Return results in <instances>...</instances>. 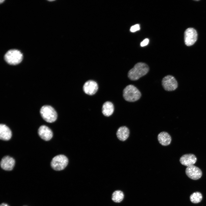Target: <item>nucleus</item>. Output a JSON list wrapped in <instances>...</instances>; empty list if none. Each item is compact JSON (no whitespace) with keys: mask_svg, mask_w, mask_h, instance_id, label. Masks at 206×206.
<instances>
[{"mask_svg":"<svg viewBox=\"0 0 206 206\" xmlns=\"http://www.w3.org/2000/svg\"><path fill=\"white\" fill-rule=\"evenodd\" d=\"M149 70V68L146 64L138 62L128 71V76L131 80H136L146 75Z\"/></svg>","mask_w":206,"mask_h":206,"instance_id":"f257e3e1","label":"nucleus"},{"mask_svg":"<svg viewBox=\"0 0 206 206\" xmlns=\"http://www.w3.org/2000/svg\"><path fill=\"white\" fill-rule=\"evenodd\" d=\"M123 96L126 101L129 102H134L140 98L141 93L136 87L130 84L126 86L123 90Z\"/></svg>","mask_w":206,"mask_h":206,"instance_id":"f03ea898","label":"nucleus"},{"mask_svg":"<svg viewBox=\"0 0 206 206\" xmlns=\"http://www.w3.org/2000/svg\"><path fill=\"white\" fill-rule=\"evenodd\" d=\"M23 57V54L19 51L12 49L8 51L6 53L4 56V59L8 64L15 65L21 62Z\"/></svg>","mask_w":206,"mask_h":206,"instance_id":"7ed1b4c3","label":"nucleus"},{"mask_svg":"<svg viewBox=\"0 0 206 206\" xmlns=\"http://www.w3.org/2000/svg\"><path fill=\"white\" fill-rule=\"evenodd\" d=\"M40 112L42 118L48 122H53L57 119V113L54 108L51 106H43L40 109Z\"/></svg>","mask_w":206,"mask_h":206,"instance_id":"20e7f679","label":"nucleus"},{"mask_svg":"<svg viewBox=\"0 0 206 206\" xmlns=\"http://www.w3.org/2000/svg\"><path fill=\"white\" fill-rule=\"evenodd\" d=\"M68 163V159L64 155L59 154L52 159L51 163V166L54 170L60 171L64 169L67 165Z\"/></svg>","mask_w":206,"mask_h":206,"instance_id":"39448f33","label":"nucleus"},{"mask_svg":"<svg viewBox=\"0 0 206 206\" xmlns=\"http://www.w3.org/2000/svg\"><path fill=\"white\" fill-rule=\"evenodd\" d=\"M162 85L164 89L168 91L175 90L178 86L177 81L175 77L171 75L165 76L162 81Z\"/></svg>","mask_w":206,"mask_h":206,"instance_id":"423d86ee","label":"nucleus"},{"mask_svg":"<svg viewBox=\"0 0 206 206\" xmlns=\"http://www.w3.org/2000/svg\"><path fill=\"white\" fill-rule=\"evenodd\" d=\"M198 34L196 30L194 28L189 27L184 32V39L185 44L187 46L193 45L196 41Z\"/></svg>","mask_w":206,"mask_h":206,"instance_id":"0eeeda50","label":"nucleus"},{"mask_svg":"<svg viewBox=\"0 0 206 206\" xmlns=\"http://www.w3.org/2000/svg\"><path fill=\"white\" fill-rule=\"evenodd\" d=\"M185 171L187 175L190 179L194 180L199 179L202 175L200 169L194 165L187 167Z\"/></svg>","mask_w":206,"mask_h":206,"instance_id":"6e6552de","label":"nucleus"},{"mask_svg":"<svg viewBox=\"0 0 206 206\" xmlns=\"http://www.w3.org/2000/svg\"><path fill=\"white\" fill-rule=\"evenodd\" d=\"M83 89L86 94L89 95H93L97 91L98 86L97 83L94 81L89 80L84 83Z\"/></svg>","mask_w":206,"mask_h":206,"instance_id":"1a4fd4ad","label":"nucleus"},{"mask_svg":"<svg viewBox=\"0 0 206 206\" xmlns=\"http://www.w3.org/2000/svg\"><path fill=\"white\" fill-rule=\"evenodd\" d=\"M38 133L39 136L42 139L47 141L50 140L53 136L51 130L46 126H41L39 128Z\"/></svg>","mask_w":206,"mask_h":206,"instance_id":"9d476101","label":"nucleus"},{"mask_svg":"<svg viewBox=\"0 0 206 206\" xmlns=\"http://www.w3.org/2000/svg\"><path fill=\"white\" fill-rule=\"evenodd\" d=\"M15 163V160L14 159L9 156H6L2 159L0 165L3 169L5 171H10L14 168Z\"/></svg>","mask_w":206,"mask_h":206,"instance_id":"9b49d317","label":"nucleus"},{"mask_svg":"<svg viewBox=\"0 0 206 206\" xmlns=\"http://www.w3.org/2000/svg\"><path fill=\"white\" fill-rule=\"evenodd\" d=\"M197 158L192 154H188L183 155L180 158L179 161L182 165L187 167L193 165L196 162Z\"/></svg>","mask_w":206,"mask_h":206,"instance_id":"f8f14e48","label":"nucleus"},{"mask_svg":"<svg viewBox=\"0 0 206 206\" xmlns=\"http://www.w3.org/2000/svg\"><path fill=\"white\" fill-rule=\"evenodd\" d=\"M12 136V132L10 128L5 124L0 125V138L1 140L7 141Z\"/></svg>","mask_w":206,"mask_h":206,"instance_id":"ddd939ff","label":"nucleus"},{"mask_svg":"<svg viewBox=\"0 0 206 206\" xmlns=\"http://www.w3.org/2000/svg\"><path fill=\"white\" fill-rule=\"evenodd\" d=\"M158 141L160 144L164 146L169 145L171 141V138L169 133L165 132H162L158 135Z\"/></svg>","mask_w":206,"mask_h":206,"instance_id":"4468645a","label":"nucleus"},{"mask_svg":"<svg viewBox=\"0 0 206 206\" xmlns=\"http://www.w3.org/2000/svg\"><path fill=\"white\" fill-rule=\"evenodd\" d=\"M129 133V130L127 127L122 126L120 127L118 129L116 135L120 140L124 141L128 138Z\"/></svg>","mask_w":206,"mask_h":206,"instance_id":"2eb2a0df","label":"nucleus"},{"mask_svg":"<svg viewBox=\"0 0 206 206\" xmlns=\"http://www.w3.org/2000/svg\"><path fill=\"white\" fill-rule=\"evenodd\" d=\"M114 110L113 104L111 102L107 101L103 104L102 108V112L106 116H109L113 113Z\"/></svg>","mask_w":206,"mask_h":206,"instance_id":"dca6fc26","label":"nucleus"},{"mask_svg":"<svg viewBox=\"0 0 206 206\" xmlns=\"http://www.w3.org/2000/svg\"><path fill=\"white\" fill-rule=\"evenodd\" d=\"M203 198L202 194L199 192H195L192 193L190 197L191 201L193 203H198L200 202Z\"/></svg>","mask_w":206,"mask_h":206,"instance_id":"f3484780","label":"nucleus"},{"mask_svg":"<svg viewBox=\"0 0 206 206\" xmlns=\"http://www.w3.org/2000/svg\"><path fill=\"white\" fill-rule=\"evenodd\" d=\"M124 195L123 192L120 190L114 191L112 195V200L116 203H120L123 199Z\"/></svg>","mask_w":206,"mask_h":206,"instance_id":"a211bd4d","label":"nucleus"},{"mask_svg":"<svg viewBox=\"0 0 206 206\" xmlns=\"http://www.w3.org/2000/svg\"><path fill=\"white\" fill-rule=\"evenodd\" d=\"M140 29V25L139 24H136L132 26L130 28V31L132 32H134Z\"/></svg>","mask_w":206,"mask_h":206,"instance_id":"6ab92c4d","label":"nucleus"},{"mask_svg":"<svg viewBox=\"0 0 206 206\" xmlns=\"http://www.w3.org/2000/svg\"><path fill=\"white\" fill-rule=\"evenodd\" d=\"M149 39L146 38L144 40L140 43V45L142 46H144L147 45L149 42Z\"/></svg>","mask_w":206,"mask_h":206,"instance_id":"aec40b11","label":"nucleus"},{"mask_svg":"<svg viewBox=\"0 0 206 206\" xmlns=\"http://www.w3.org/2000/svg\"><path fill=\"white\" fill-rule=\"evenodd\" d=\"M0 206H9L8 204L5 203H2L1 205Z\"/></svg>","mask_w":206,"mask_h":206,"instance_id":"412c9836","label":"nucleus"},{"mask_svg":"<svg viewBox=\"0 0 206 206\" xmlns=\"http://www.w3.org/2000/svg\"><path fill=\"white\" fill-rule=\"evenodd\" d=\"M4 1V0H1V1H0V3H1L2 2H3Z\"/></svg>","mask_w":206,"mask_h":206,"instance_id":"4be33fe9","label":"nucleus"}]
</instances>
